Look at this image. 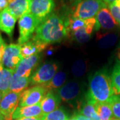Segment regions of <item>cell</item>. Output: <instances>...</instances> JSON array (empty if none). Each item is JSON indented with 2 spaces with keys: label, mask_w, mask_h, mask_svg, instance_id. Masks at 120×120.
Listing matches in <instances>:
<instances>
[{
  "label": "cell",
  "mask_w": 120,
  "mask_h": 120,
  "mask_svg": "<svg viewBox=\"0 0 120 120\" xmlns=\"http://www.w3.org/2000/svg\"><path fill=\"white\" fill-rule=\"evenodd\" d=\"M67 35L65 20L56 13H52L39 25L32 38L48 45L61 41Z\"/></svg>",
  "instance_id": "1"
},
{
  "label": "cell",
  "mask_w": 120,
  "mask_h": 120,
  "mask_svg": "<svg viewBox=\"0 0 120 120\" xmlns=\"http://www.w3.org/2000/svg\"><path fill=\"white\" fill-rule=\"evenodd\" d=\"M114 95L112 78L106 71L99 70L90 77L86 101L109 102Z\"/></svg>",
  "instance_id": "2"
},
{
  "label": "cell",
  "mask_w": 120,
  "mask_h": 120,
  "mask_svg": "<svg viewBox=\"0 0 120 120\" xmlns=\"http://www.w3.org/2000/svg\"><path fill=\"white\" fill-rule=\"evenodd\" d=\"M107 6L102 0H77L72 8L71 17L83 19L95 17L101 9Z\"/></svg>",
  "instance_id": "3"
},
{
  "label": "cell",
  "mask_w": 120,
  "mask_h": 120,
  "mask_svg": "<svg viewBox=\"0 0 120 120\" xmlns=\"http://www.w3.org/2000/svg\"><path fill=\"white\" fill-rule=\"evenodd\" d=\"M41 23L38 19L31 13H27L21 17L18 22L19 34L18 44L22 45L30 40Z\"/></svg>",
  "instance_id": "4"
},
{
  "label": "cell",
  "mask_w": 120,
  "mask_h": 120,
  "mask_svg": "<svg viewBox=\"0 0 120 120\" xmlns=\"http://www.w3.org/2000/svg\"><path fill=\"white\" fill-rule=\"evenodd\" d=\"M22 60L20 45L11 43L5 45L1 59V64L4 68L15 71Z\"/></svg>",
  "instance_id": "5"
},
{
  "label": "cell",
  "mask_w": 120,
  "mask_h": 120,
  "mask_svg": "<svg viewBox=\"0 0 120 120\" xmlns=\"http://www.w3.org/2000/svg\"><path fill=\"white\" fill-rule=\"evenodd\" d=\"M54 8V0H31L30 13L42 22L52 14Z\"/></svg>",
  "instance_id": "6"
},
{
  "label": "cell",
  "mask_w": 120,
  "mask_h": 120,
  "mask_svg": "<svg viewBox=\"0 0 120 120\" xmlns=\"http://www.w3.org/2000/svg\"><path fill=\"white\" fill-rule=\"evenodd\" d=\"M47 93V91L40 85L24 90L21 94L19 106H29L40 103Z\"/></svg>",
  "instance_id": "7"
},
{
  "label": "cell",
  "mask_w": 120,
  "mask_h": 120,
  "mask_svg": "<svg viewBox=\"0 0 120 120\" xmlns=\"http://www.w3.org/2000/svg\"><path fill=\"white\" fill-rule=\"evenodd\" d=\"M57 65L55 63H47L41 65L31 78V83L34 85H42L49 82L57 73Z\"/></svg>",
  "instance_id": "8"
},
{
  "label": "cell",
  "mask_w": 120,
  "mask_h": 120,
  "mask_svg": "<svg viewBox=\"0 0 120 120\" xmlns=\"http://www.w3.org/2000/svg\"><path fill=\"white\" fill-rule=\"evenodd\" d=\"M100 26L95 17L87 19V23L85 26L79 29L77 31L71 33L73 39L77 41L78 43H85L87 42L94 31H98L99 30Z\"/></svg>",
  "instance_id": "9"
},
{
  "label": "cell",
  "mask_w": 120,
  "mask_h": 120,
  "mask_svg": "<svg viewBox=\"0 0 120 120\" xmlns=\"http://www.w3.org/2000/svg\"><path fill=\"white\" fill-rule=\"evenodd\" d=\"M22 93L9 91L1 99L0 103V112L5 117L12 116L19 104Z\"/></svg>",
  "instance_id": "10"
},
{
  "label": "cell",
  "mask_w": 120,
  "mask_h": 120,
  "mask_svg": "<svg viewBox=\"0 0 120 120\" xmlns=\"http://www.w3.org/2000/svg\"><path fill=\"white\" fill-rule=\"evenodd\" d=\"M40 60V55L36 54L30 56L20 61L15 70V73L19 77H30Z\"/></svg>",
  "instance_id": "11"
},
{
  "label": "cell",
  "mask_w": 120,
  "mask_h": 120,
  "mask_svg": "<svg viewBox=\"0 0 120 120\" xmlns=\"http://www.w3.org/2000/svg\"><path fill=\"white\" fill-rule=\"evenodd\" d=\"M43 116L40 103H38L34 105L17 107L13 112L12 119L16 120L22 117H42Z\"/></svg>",
  "instance_id": "12"
},
{
  "label": "cell",
  "mask_w": 120,
  "mask_h": 120,
  "mask_svg": "<svg viewBox=\"0 0 120 120\" xmlns=\"http://www.w3.org/2000/svg\"><path fill=\"white\" fill-rule=\"evenodd\" d=\"M80 91V86L78 83L71 82L61 87L57 91V94L62 101L69 102L77 98Z\"/></svg>",
  "instance_id": "13"
},
{
  "label": "cell",
  "mask_w": 120,
  "mask_h": 120,
  "mask_svg": "<svg viewBox=\"0 0 120 120\" xmlns=\"http://www.w3.org/2000/svg\"><path fill=\"white\" fill-rule=\"evenodd\" d=\"M31 0H13L8 6V10L16 19H20L27 13H30Z\"/></svg>",
  "instance_id": "14"
},
{
  "label": "cell",
  "mask_w": 120,
  "mask_h": 120,
  "mask_svg": "<svg viewBox=\"0 0 120 120\" xmlns=\"http://www.w3.org/2000/svg\"><path fill=\"white\" fill-rule=\"evenodd\" d=\"M20 45L21 55L23 59L29 57L30 56H34L36 54H39V52L44 50L47 46V44L34 39L32 38L31 40H29L26 43Z\"/></svg>",
  "instance_id": "15"
},
{
  "label": "cell",
  "mask_w": 120,
  "mask_h": 120,
  "mask_svg": "<svg viewBox=\"0 0 120 120\" xmlns=\"http://www.w3.org/2000/svg\"><path fill=\"white\" fill-rule=\"evenodd\" d=\"M95 18L97 19V22H98L100 27H102L104 30H112L118 26L117 22L110 13L107 6L101 9L96 15Z\"/></svg>",
  "instance_id": "16"
},
{
  "label": "cell",
  "mask_w": 120,
  "mask_h": 120,
  "mask_svg": "<svg viewBox=\"0 0 120 120\" xmlns=\"http://www.w3.org/2000/svg\"><path fill=\"white\" fill-rule=\"evenodd\" d=\"M17 19L5 8L0 12V30L11 37Z\"/></svg>",
  "instance_id": "17"
},
{
  "label": "cell",
  "mask_w": 120,
  "mask_h": 120,
  "mask_svg": "<svg viewBox=\"0 0 120 120\" xmlns=\"http://www.w3.org/2000/svg\"><path fill=\"white\" fill-rule=\"evenodd\" d=\"M60 100L61 99L58 95L53 93L52 91L47 92L40 103L43 115L51 113L58 109Z\"/></svg>",
  "instance_id": "18"
},
{
  "label": "cell",
  "mask_w": 120,
  "mask_h": 120,
  "mask_svg": "<svg viewBox=\"0 0 120 120\" xmlns=\"http://www.w3.org/2000/svg\"><path fill=\"white\" fill-rule=\"evenodd\" d=\"M15 71L4 68L0 64V92L3 97L9 92L10 82Z\"/></svg>",
  "instance_id": "19"
},
{
  "label": "cell",
  "mask_w": 120,
  "mask_h": 120,
  "mask_svg": "<svg viewBox=\"0 0 120 120\" xmlns=\"http://www.w3.org/2000/svg\"><path fill=\"white\" fill-rule=\"evenodd\" d=\"M30 83L31 78L19 77L14 72L10 82L9 91L14 93H22L24 90H26Z\"/></svg>",
  "instance_id": "20"
},
{
  "label": "cell",
  "mask_w": 120,
  "mask_h": 120,
  "mask_svg": "<svg viewBox=\"0 0 120 120\" xmlns=\"http://www.w3.org/2000/svg\"><path fill=\"white\" fill-rule=\"evenodd\" d=\"M95 109L99 117L100 120H112L113 119V113L111 105L108 102H98L94 101Z\"/></svg>",
  "instance_id": "21"
},
{
  "label": "cell",
  "mask_w": 120,
  "mask_h": 120,
  "mask_svg": "<svg viewBox=\"0 0 120 120\" xmlns=\"http://www.w3.org/2000/svg\"><path fill=\"white\" fill-rule=\"evenodd\" d=\"M65 80L66 74L64 71H58L49 82L40 86H42L47 92H49L52 91V90L61 88V87L64 85Z\"/></svg>",
  "instance_id": "22"
},
{
  "label": "cell",
  "mask_w": 120,
  "mask_h": 120,
  "mask_svg": "<svg viewBox=\"0 0 120 120\" xmlns=\"http://www.w3.org/2000/svg\"><path fill=\"white\" fill-rule=\"evenodd\" d=\"M97 40L99 47L102 49H108L114 45L117 40V35L112 32L103 34L98 33Z\"/></svg>",
  "instance_id": "23"
},
{
  "label": "cell",
  "mask_w": 120,
  "mask_h": 120,
  "mask_svg": "<svg viewBox=\"0 0 120 120\" xmlns=\"http://www.w3.org/2000/svg\"><path fill=\"white\" fill-rule=\"evenodd\" d=\"M111 78L114 94L120 96V61L115 65Z\"/></svg>",
  "instance_id": "24"
},
{
  "label": "cell",
  "mask_w": 120,
  "mask_h": 120,
  "mask_svg": "<svg viewBox=\"0 0 120 120\" xmlns=\"http://www.w3.org/2000/svg\"><path fill=\"white\" fill-rule=\"evenodd\" d=\"M79 114L86 116L87 117L90 118L91 120H100L99 117L95 109L94 104L88 101H86L84 105L82 107V109L79 112Z\"/></svg>",
  "instance_id": "25"
},
{
  "label": "cell",
  "mask_w": 120,
  "mask_h": 120,
  "mask_svg": "<svg viewBox=\"0 0 120 120\" xmlns=\"http://www.w3.org/2000/svg\"><path fill=\"white\" fill-rule=\"evenodd\" d=\"M68 116L62 108H58L53 112L44 114L42 120H68Z\"/></svg>",
  "instance_id": "26"
},
{
  "label": "cell",
  "mask_w": 120,
  "mask_h": 120,
  "mask_svg": "<svg viewBox=\"0 0 120 120\" xmlns=\"http://www.w3.org/2000/svg\"><path fill=\"white\" fill-rule=\"evenodd\" d=\"M87 69V65L85 61L78 60L74 62L71 69V72L75 77H80L84 75Z\"/></svg>",
  "instance_id": "27"
},
{
  "label": "cell",
  "mask_w": 120,
  "mask_h": 120,
  "mask_svg": "<svg viewBox=\"0 0 120 120\" xmlns=\"http://www.w3.org/2000/svg\"><path fill=\"white\" fill-rule=\"evenodd\" d=\"M111 105L114 117L120 120V96L114 95L108 102Z\"/></svg>",
  "instance_id": "28"
},
{
  "label": "cell",
  "mask_w": 120,
  "mask_h": 120,
  "mask_svg": "<svg viewBox=\"0 0 120 120\" xmlns=\"http://www.w3.org/2000/svg\"><path fill=\"white\" fill-rule=\"evenodd\" d=\"M107 8L109 9L113 17L117 22V25L120 26V8L113 4L112 3L107 5Z\"/></svg>",
  "instance_id": "29"
},
{
  "label": "cell",
  "mask_w": 120,
  "mask_h": 120,
  "mask_svg": "<svg viewBox=\"0 0 120 120\" xmlns=\"http://www.w3.org/2000/svg\"><path fill=\"white\" fill-rule=\"evenodd\" d=\"M6 44L5 43L4 39L0 41V64H1V59H2V56L4 53L5 47Z\"/></svg>",
  "instance_id": "30"
},
{
  "label": "cell",
  "mask_w": 120,
  "mask_h": 120,
  "mask_svg": "<svg viewBox=\"0 0 120 120\" xmlns=\"http://www.w3.org/2000/svg\"><path fill=\"white\" fill-rule=\"evenodd\" d=\"M9 2L8 0H0V12L8 8Z\"/></svg>",
  "instance_id": "31"
},
{
  "label": "cell",
  "mask_w": 120,
  "mask_h": 120,
  "mask_svg": "<svg viewBox=\"0 0 120 120\" xmlns=\"http://www.w3.org/2000/svg\"><path fill=\"white\" fill-rule=\"evenodd\" d=\"M13 120H42V117H22Z\"/></svg>",
  "instance_id": "32"
},
{
  "label": "cell",
  "mask_w": 120,
  "mask_h": 120,
  "mask_svg": "<svg viewBox=\"0 0 120 120\" xmlns=\"http://www.w3.org/2000/svg\"><path fill=\"white\" fill-rule=\"evenodd\" d=\"M75 116L77 117V120H91L90 118L87 117L86 116H83L82 114H77V115H75Z\"/></svg>",
  "instance_id": "33"
},
{
  "label": "cell",
  "mask_w": 120,
  "mask_h": 120,
  "mask_svg": "<svg viewBox=\"0 0 120 120\" xmlns=\"http://www.w3.org/2000/svg\"><path fill=\"white\" fill-rule=\"evenodd\" d=\"M102 1H103L105 4H106L107 5H109L110 4H112V3H113V2H114L116 0H102Z\"/></svg>",
  "instance_id": "34"
},
{
  "label": "cell",
  "mask_w": 120,
  "mask_h": 120,
  "mask_svg": "<svg viewBox=\"0 0 120 120\" xmlns=\"http://www.w3.org/2000/svg\"><path fill=\"white\" fill-rule=\"evenodd\" d=\"M112 4H114L115 5H116V6H117V7L120 8V0H116V1H115L114 2H113Z\"/></svg>",
  "instance_id": "35"
},
{
  "label": "cell",
  "mask_w": 120,
  "mask_h": 120,
  "mask_svg": "<svg viewBox=\"0 0 120 120\" xmlns=\"http://www.w3.org/2000/svg\"><path fill=\"white\" fill-rule=\"evenodd\" d=\"M117 57L118 58V60H120V48L117 49Z\"/></svg>",
  "instance_id": "36"
},
{
  "label": "cell",
  "mask_w": 120,
  "mask_h": 120,
  "mask_svg": "<svg viewBox=\"0 0 120 120\" xmlns=\"http://www.w3.org/2000/svg\"><path fill=\"white\" fill-rule=\"evenodd\" d=\"M5 117L2 114L1 112H0V120H4Z\"/></svg>",
  "instance_id": "37"
},
{
  "label": "cell",
  "mask_w": 120,
  "mask_h": 120,
  "mask_svg": "<svg viewBox=\"0 0 120 120\" xmlns=\"http://www.w3.org/2000/svg\"><path fill=\"white\" fill-rule=\"evenodd\" d=\"M12 116H8V117H5L4 120H12Z\"/></svg>",
  "instance_id": "38"
},
{
  "label": "cell",
  "mask_w": 120,
  "mask_h": 120,
  "mask_svg": "<svg viewBox=\"0 0 120 120\" xmlns=\"http://www.w3.org/2000/svg\"><path fill=\"white\" fill-rule=\"evenodd\" d=\"M68 120H77V117H76V116H73V117H72L71 118L69 119Z\"/></svg>",
  "instance_id": "39"
},
{
  "label": "cell",
  "mask_w": 120,
  "mask_h": 120,
  "mask_svg": "<svg viewBox=\"0 0 120 120\" xmlns=\"http://www.w3.org/2000/svg\"><path fill=\"white\" fill-rule=\"evenodd\" d=\"M2 98H3V95H2V94H1V92H0V103H1V99H2Z\"/></svg>",
  "instance_id": "40"
},
{
  "label": "cell",
  "mask_w": 120,
  "mask_h": 120,
  "mask_svg": "<svg viewBox=\"0 0 120 120\" xmlns=\"http://www.w3.org/2000/svg\"><path fill=\"white\" fill-rule=\"evenodd\" d=\"M112 120H120V119H117H117H116V118H113V119H112Z\"/></svg>",
  "instance_id": "41"
},
{
  "label": "cell",
  "mask_w": 120,
  "mask_h": 120,
  "mask_svg": "<svg viewBox=\"0 0 120 120\" xmlns=\"http://www.w3.org/2000/svg\"><path fill=\"white\" fill-rule=\"evenodd\" d=\"M2 39H3V38H1V34H0V41H1V40H2Z\"/></svg>",
  "instance_id": "42"
}]
</instances>
